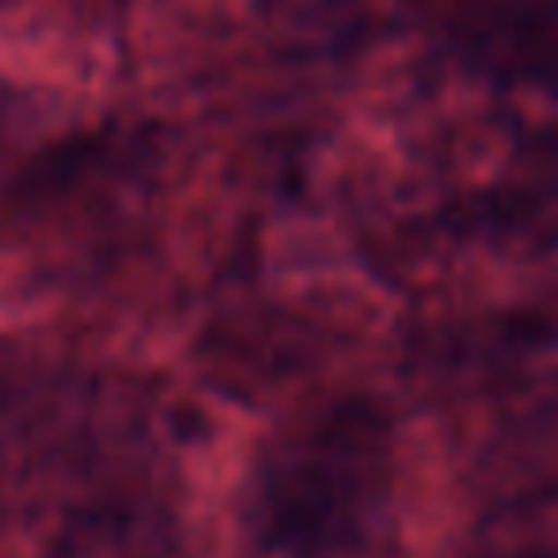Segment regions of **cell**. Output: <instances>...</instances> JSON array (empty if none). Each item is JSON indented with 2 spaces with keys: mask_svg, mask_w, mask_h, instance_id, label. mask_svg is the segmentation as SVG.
<instances>
[{
  "mask_svg": "<svg viewBox=\"0 0 558 558\" xmlns=\"http://www.w3.org/2000/svg\"><path fill=\"white\" fill-rule=\"evenodd\" d=\"M471 50L505 77L558 88V0L501 4L471 32Z\"/></svg>",
  "mask_w": 558,
  "mask_h": 558,
  "instance_id": "7a4b0ae2",
  "label": "cell"
},
{
  "mask_svg": "<svg viewBox=\"0 0 558 558\" xmlns=\"http://www.w3.org/2000/svg\"><path fill=\"white\" fill-rule=\"evenodd\" d=\"M456 558H558V494L486 505Z\"/></svg>",
  "mask_w": 558,
  "mask_h": 558,
  "instance_id": "3957f363",
  "label": "cell"
},
{
  "mask_svg": "<svg viewBox=\"0 0 558 558\" xmlns=\"http://www.w3.org/2000/svg\"><path fill=\"white\" fill-rule=\"evenodd\" d=\"M398 421L375 395L291 413L256 448L241 532L253 558H390Z\"/></svg>",
  "mask_w": 558,
  "mask_h": 558,
  "instance_id": "6da1fadb",
  "label": "cell"
}]
</instances>
